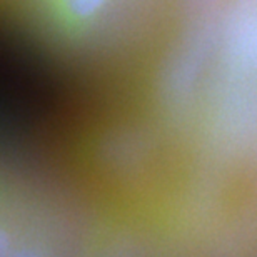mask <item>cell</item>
I'll return each instance as SVG.
<instances>
[{
    "label": "cell",
    "mask_w": 257,
    "mask_h": 257,
    "mask_svg": "<svg viewBox=\"0 0 257 257\" xmlns=\"http://www.w3.org/2000/svg\"><path fill=\"white\" fill-rule=\"evenodd\" d=\"M105 0H67L69 9L77 17H89L102 7Z\"/></svg>",
    "instance_id": "obj_1"
}]
</instances>
